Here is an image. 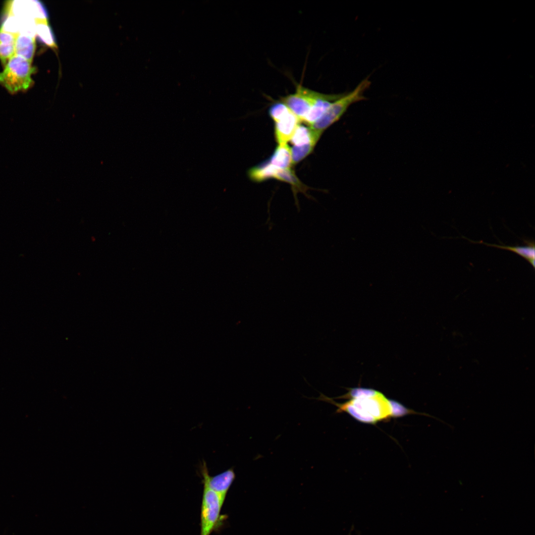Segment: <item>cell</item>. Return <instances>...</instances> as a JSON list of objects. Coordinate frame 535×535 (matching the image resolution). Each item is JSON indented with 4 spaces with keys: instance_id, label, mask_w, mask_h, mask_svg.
Listing matches in <instances>:
<instances>
[{
    "instance_id": "5b68a950",
    "label": "cell",
    "mask_w": 535,
    "mask_h": 535,
    "mask_svg": "<svg viewBox=\"0 0 535 535\" xmlns=\"http://www.w3.org/2000/svg\"><path fill=\"white\" fill-rule=\"evenodd\" d=\"M323 95L299 84L294 93L282 97L281 101L302 121L310 108Z\"/></svg>"
},
{
    "instance_id": "30bf717a",
    "label": "cell",
    "mask_w": 535,
    "mask_h": 535,
    "mask_svg": "<svg viewBox=\"0 0 535 535\" xmlns=\"http://www.w3.org/2000/svg\"><path fill=\"white\" fill-rule=\"evenodd\" d=\"M35 49V37L25 33H19L17 35L14 55L21 56L32 63Z\"/></svg>"
},
{
    "instance_id": "ba28073f",
    "label": "cell",
    "mask_w": 535,
    "mask_h": 535,
    "mask_svg": "<svg viewBox=\"0 0 535 535\" xmlns=\"http://www.w3.org/2000/svg\"><path fill=\"white\" fill-rule=\"evenodd\" d=\"M300 120L290 110L275 122L274 133L278 144L290 141Z\"/></svg>"
},
{
    "instance_id": "3957f363",
    "label": "cell",
    "mask_w": 535,
    "mask_h": 535,
    "mask_svg": "<svg viewBox=\"0 0 535 535\" xmlns=\"http://www.w3.org/2000/svg\"><path fill=\"white\" fill-rule=\"evenodd\" d=\"M34 71L31 62L14 55L0 72V85L11 94L27 90L33 84L32 75Z\"/></svg>"
},
{
    "instance_id": "ac0fdd59",
    "label": "cell",
    "mask_w": 535,
    "mask_h": 535,
    "mask_svg": "<svg viewBox=\"0 0 535 535\" xmlns=\"http://www.w3.org/2000/svg\"><path fill=\"white\" fill-rule=\"evenodd\" d=\"M316 145L309 143L300 146H293L291 148L292 164H296L309 155Z\"/></svg>"
},
{
    "instance_id": "8fae6325",
    "label": "cell",
    "mask_w": 535,
    "mask_h": 535,
    "mask_svg": "<svg viewBox=\"0 0 535 535\" xmlns=\"http://www.w3.org/2000/svg\"><path fill=\"white\" fill-rule=\"evenodd\" d=\"M268 162L280 169H290L292 164L291 148L287 144H278Z\"/></svg>"
},
{
    "instance_id": "277c9868",
    "label": "cell",
    "mask_w": 535,
    "mask_h": 535,
    "mask_svg": "<svg viewBox=\"0 0 535 535\" xmlns=\"http://www.w3.org/2000/svg\"><path fill=\"white\" fill-rule=\"evenodd\" d=\"M218 493L204 486L201 509L200 535H210L218 524L224 502Z\"/></svg>"
},
{
    "instance_id": "8992f818",
    "label": "cell",
    "mask_w": 535,
    "mask_h": 535,
    "mask_svg": "<svg viewBox=\"0 0 535 535\" xmlns=\"http://www.w3.org/2000/svg\"><path fill=\"white\" fill-rule=\"evenodd\" d=\"M7 6L8 15L22 19H30L35 23L48 21L47 12L42 4L37 0H14Z\"/></svg>"
},
{
    "instance_id": "9a60e30c",
    "label": "cell",
    "mask_w": 535,
    "mask_h": 535,
    "mask_svg": "<svg viewBox=\"0 0 535 535\" xmlns=\"http://www.w3.org/2000/svg\"><path fill=\"white\" fill-rule=\"evenodd\" d=\"M320 138L309 127L299 125L290 141L293 146H300L309 143L316 144Z\"/></svg>"
},
{
    "instance_id": "4fadbf2b",
    "label": "cell",
    "mask_w": 535,
    "mask_h": 535,
    "mask_svg": "<svg viewBox=\"0 0 535 535\" xmlns=\"http://www.w3.org/2000/svg\"><path fill=\"white\" fill-rule=\"evenodd\" d=\"M524 242L526 244L525 246H503L481 242L476 243H482L488 246L500 248L514 252L525 259L535 268V249L534 241L524 240Z\"/></svg>"
},
{
    "instance_id": "5bb4252c",
    "label": "cell",
    "mask_w": 535,
    "mask_h": 535,
    "mask_svg": "<svg viewBox=\"0 0 535 535\" xmlns=\"http://www.w3.org/2000/svg\"><path fill=\"white\" fill-rule=\"evenodd\" d=\"M278 169L267 161L251 168L248 171V175L253 181L261 182L274 178Z\"/></svg>"
},
{
    "instance_id": "ffe728a7",
    "label": "cell",
    "mask_w": 535,
    "mask_h": 535,
    "mask_svg": "<svg viewBox=\"0 0 535 535\" xmlns=\"http://www.w3.org/2000/svg\"><path fill=\"white\" fill-rule=\"evenodd\" d=\"M353 529H354V527H353H353H352L351 528V529H350V532H349V533L348 535H351V532H352V531H353Z\"/></svg>"
},
{
    "instance_id": "d6986e66",
    "label": "cell",
    "mask_w": 535,
    "mask_h": 535,
    "mask_svg": "<svg viewBox=\"0 0 535 535\" xmlns=\"http://www.w3.org/2000/svg\"><path fill=\"white\" fill-rule=\"evenodd\" d=\"M289 110V108L282 102H278L273 104L270 106L268 113L271 119L275 122Z\"/></svg>"
},
{
    "instance_id": "2e32d148",
    "label": "cell",
    "mask_w": 535,
    "mask_h": 535,
    "mask_svg": "<svg viewBox=\"0 0 535 535\" xmlns=\"http://www.w3.org/2000/svg\"><path fill=\"white\" fill-rule=\"evenodd\" d=\"M274 179L283 181L291 184L294 189L297 190L305 191L306 187L301 183L294 172L290 169H283L279 168Z\"/></svg>"
},
{
    "instance_id": "6da1fadb",
    "label": "cell",
    "mask_w": 535,
    "mask_h": 535,
    "mask_svg": "<svg viewBox=\"0 0 535 535\" xmlns=\"http://www.w3.org/2000/svg\"><path fill=\"white\" fill-rule=\"evenodd\" d=\"M349 397L351 398L350 401L342 403L336 402L332 398L321 393L319 397L314 399L333 404L338 408L337 413L345 412L364 423L374 424L393 417L392 401L379 392L371 389H355L344 395L333 399Z\"/></svg>"
},
{
    "instance_id": "52a82bcc",
    "label": "cell",
    "mask_w": 535,
    "mask_h": 535,
    "mask_svg": "<svg viewBox=\"0 0 535 535\" xmlns=\"http://www.w3.org/2000/svg\"><path fill=\"white\" fill-rule=\"evenodd\" d=\"M201 473L204 486L214 491L225 500L236 477L234 469L231 468L218 475L210 476L207 465L204 461L201 467Z\"/></svg>"
},
{
    "instance_id": "7c38bea8",
    "label": "cell",
    "mask_w": 535,
    "mask_h": 535,
    "mask_svg": "<svg viewBox=\"0 0 535 535\" xmlns=\"http://www.w3.org/2000/svg\"><path fill=\"white\" fill-rule=\"evenodd\" d=\"M17 35L0 29V60L4 66L14 55Z\"/></svg>"
},
{
    "instance_id": "9c48e42d",
    "label": "cell",
    "mask_w": 535,
    "mask_h": 535,
    "mask_svg": "<svg viewBox=\"0 0 535 535\" xmlns=\"http://www.w3.org/2000/svg\"><path fill=\"white\" fill-rule=\"evenodd\" d=\"M343 94L344 93L323 94V96L310 108L302 121L309 125H311L321 117L333 102L341 97Z\"/></svg>"
},
{
    "instance_id": "e0dca14e",
    "label": "cell",
    "mask_w": 535,
    "mask_h": 535,
    "mask_svg": "<svg viewBox=\"0 0 535 535\" xmlns=\"http://www.w3.org/2000/svg\"><path fill=\"white\" fill-rule=\"evenodd\" d=\"M35 23L36 35L48 46L55 47L56 46L55 39L48 21Z\"/></svg>"
},
{
    "instance_id": "7a4b0ae2",
    "label": "cell",
    "mask_w": 535,
    "mask_h": 535,
    "mask_svg": "<svg viewBox=\"0 0 535 535\" xmlns=\"http://www.w3.org/2000/svg\"><path fill=\"white\" fill-rule=\"evenodd\" d=\"M371 83L367 78L352 91L344 93L341 97L333 102L321 117L310 125L311 130L321 137L324 131L337 121L351 105L365 100L364 93L369 88Z\"/></svg>"
}]
</instances>
